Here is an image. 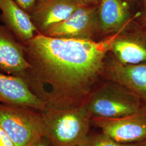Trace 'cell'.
<instances>
[{"label": "cell", "instance_id": "6da1fadb", "mask_svg": "<svg viewBox=\"0 0 146 146\" xmlns=\"http://www.w3.org/2000/svg\"><path fill=\"white\" fill-rule=\"evenodd\" d=\"M118 33L98 42L37 34L23 43L29 67L22 79L46 108L80 106L104 76Z\"/></svg>", "mask_w": 146, "mask_h": 146}, {"label": "cell", "instance_id": "7a4b0ae2", "mask_svg": "<svg viewBox=\"0 0 146 146\" xmlns=\"http://www.w3.org/2000/svg\"><path fill=\"white\" fill-rule=\"evenodd\" d=\"M40 113L44 136L50 146H83L92 119L84 104L65 109L46 108Z\"/></svg>", "mask_w": 146, "mask_h": 146}, {"label": "cell", "instance_id": "3957f363", "mask_svg": "<svg viewBox=\"0 0 146 146\" xmlns=\"http://www.w3.org/2000/svg\"><path fill=\"white\" fill-rule=\"evenodd\" d=\"M92 117L118 119L137 113L145 106L130 90L111 81L93 90L84 104Z\"/></svg>", "mask_w": 146, "mask_h": 146}, {"label": "cell", "instance_id": "277c9868", "mask_svg": "<svg viewBox=\"0 0 146 146\" xmlns=\"http://www.w3.org/2000/svg\"><path fill=\"white\" fill-rule=\"evenodd\" d=\"M0 125L15 146H33L44 136L40 111L0 103Z\"/></svg>", "mask_w": 146, "mask_h": 146}, {"label": "cell", "instance_id": "5b68a950", "mask_svg": "<svg viewBox=\"0 0 146 146\" xmlns=\"http://www.w3.org/2000/svg\"><path fill=\"white\" fill-rule=\"evenodd\" d=\"M98 31V5L80 8L64 21L52 27L44 35L47 36L94 40Z\"/></svg>", "mask_w": 146, "mask_h": 146}, {"label": "cell", "instance_id": "8992f818", "mask_svg": "<svg viewBox=\"0 0 146 146\" xmlns=\"http://www.w3.org/2000/svg\"><path fill=\"white\" fill-rule=\"evenodd\" d=\"M92 122L101 132L121 143L146 140V106L137 113L118 119L92 117Z\"/></svg>", "mask_w": 146, "mask_h": 146}, {"label": "cell", "instance_id": "52a82bcc", "mask_svg": "<svg viewBox=\"0 0 146 146\" xmlns=\"http://www.w3.org/2000/svg\"><path fill=\"white\" fill-rule=\"evenodd\" d=\"M86 5L82 0H36L29 14L37 34L44 35Z\"/></svg>", "mask_w": 146, "mask_h": 146}, {"label": "cell", "instance_id": "ba28073f", "mask_svg": "<svg viewBox=\"0 0 146 146\" xmlns=\"http://www.w3.org/2000/svg\"><path fill=\"white\" fill-rule=\"evenodd\" d=\"M104 76L130 90L146 106V62L124 64L114 57L106 59Z\"/></svg>", "mask_w": 146, "mask_h": 146}, {"label": "cell", "instance_id": "9c48e42d", "mask_svg": "<svg viewBox=\"0 0 146 146\" xmlns=\"http://www.w3.org/2000/svg\"><path fill=\"white\" fill-rule=\"evenodd\" d=\"M130 24L118 33L110 52L124 64L146 62V30L131 29Z\"/></svg>", "mask_w": 146, "mask_h": 146}, {"label": "cell", "instance_id": "30bf717a", "mask_svg": "<svg viewBox=\"0 0 146 146\" xmlns=\"http://www.w3.org/2000/svg\"><path fill=\"white\" fill-rule=\"evenodd\" d=\"M29 67L23 43L0 25V72L22 78Z\"/></svg>", "mask_w": 146, "mask_h": 146}, {"label": "cell", "instance_id": "8fae6325", "mask_svg": "<svg viewBox=\"0 0 146 146\" xmlns=\"http://www.w3.org/2000/svg\"><path fill=\"white\" fill-rule=\"evenodd\" d=\"M141 15L131 17L128 3L125 0H100L98 5V31L103 35H113L125 29Z\"/></svg>", "mask_w": 146, "mask_h": 146}, {"label": "cell", "instance_id": "7c38bea8", "mask_svg": "<svg viewBox=\"0 0 146 146\" xmlns=\"http://www.w3.org/2000/svg\"><path fill=\"white\" fill-rule=\"evenodd\" d=\"M0 103L26 107L40 111L46 108L22 78L1 72Z\"/></svg>", "mask_w": 146, "mask_h": 146}, {"label": "cell", "instance_id": "4fadbf2b", "mask_svg": "<svg viewBox=\"0 0 146 146\" xmlns=\"http://www.w3.org/2000/svg\"><path fill=\"white\" fill-rule=\"evenodd\" d=\"M0 20L23 43L37 34L30 15L14 0H0Z\"/></svg>", "mask_w": 146, "mask_h": 146}, {"label": "cell", "instance_id": "5bb4252c", "mask_svg": "<svg viewBox=\"0 0 146 146\" xmlns=\"http://www.w3.org/2000/svg\"><path fill=\"white\" fill-rule=\"evenodd\" d=\"M145 141L129 143H121L101 132L98 134L88 135L82 146H142Z\"/></svg>", "mask_w": 146, "mask_h": 146}, {"label": "cell", "instance_id": "9a60e30c", "mask_svg": "<svg viewBox=\"0 0 146 146\" xmlns=\"http://www.w3.org/2000/svg\"><path fill=\"white\" fill-rule=\"evenodd\" d=\"M0 146H15L11 137L0 125Z\"/></svg>", "mask_w": 146, "mask_h": 146}, {"label": "cell", "instance_id": "2e32d148", "mask_svg": "<svg viewBox=\"0 0 146 146\" xmlns=\"http://www.w3.org/2000/svg\"><path fill=\"white\" fill-rule=\"evenodd\" d=\"M36 0H16V2L22 9L29 14Z\"/></svg>", "mask_w": 146, "mask_h": 146}, {"label": "cell", "instance_id": "e0dca14e", "mask_svg": "<svg viewBox=\"0 0 146 146\" xmlns=\"http://www.w3.org/2000/svg\"><path fill=\"white\" fill-rule=\"evenodd\" d=\"M33 146H51L49 141L47 139L43 136L41 139H40L38 141H37Z\"/></svg>", "mask_w": 146, "mask_h": 146}, {"label": "cell", "instance_id": "ac0fdd59", "mask_svg": "<svg viewBox=\"0 0 146 146\" xmlns=\"http://www.w3.org/2000/svg\"><path fill=\"white\" fill-rule=\"evenodd\" d=\"M87 5H98L100 0H82Z\"/></svg>", "mask_w": 146, "mask_h": 146}, {"label": "cell", "instance_id": "d6986e66", "mask_svg": "<svg viewBox=\"0 0 146 146\" xmlns=\"http://www.w3.org/2000/svg\"><path fill=\"white\" fill-rule=\"evenodd\" d=\"M142 15H143V17H142L143 22V23H144L145 26L146 27V11Z\"/></svg>", "mask_w": 146, "mask_h": 146}, {"label": "cell", "instance_id": "ffe728a7", "mask_svg": "<svg viewBox=\"0 0 146 146\" xmlns=\"http://www.w3.org/2000/svg\"><path fill=\"white\" fill-rule=\"evenodd\" d=\"M142 146H146V140H145V142H144V143H143V145H142Z\"/></svg>", "mask_w": 146, "mask_h": 146}, {"label": "cell", "instance_id": "44dd1931", "mask_svg": "<svg viewBox=\"0 0 146 146\" xmlns=\"http://www.w3.org/2000/svg\"><path fill=\"white\" fill-rule=\"evenodd\" d=\"M125 1H127V2H133V1H134V0H125Z\"/></svg>", "mask_w": 146, "mask_h": 146}]
</instances>
